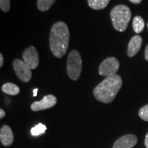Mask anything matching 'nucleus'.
I'll return each mask as SVG.
<instances>
[{
    "mask_svg": "<svg viewBox=\"0 0 148 148\" xmlns=\"http://www.w3.org/2000/svg\"><path fill=\"white\" fill-rule=\"evenodd\" d=\"M13 68L17 77L22 82H28L30 80L32 69L23 60L15 59L13 61Z\"/></svg>",
    "mask_w": 148,
    "mask_h": 148,
    "instance_id": "423d86ee",
    "label": "nucleus"
},
{
    "mask_svg": "<svg viewBox=\"0 0 148 148\" xmlns=\"http://www.w3.org/2000/svg\"><path fill=\"white\" fill-rule=\"evenodd\" d=\"M69 42V31L66 24L58 21L53 24L49 35V47L54 56L63 57L67 51Z\"/></svg>",
    "mask_w": 148,
    "mask_h": 148,
    "instance_id": "f257e3e1",
    "label": "nucleus"
},
{
    "mask_svg": "<svg viewBox=\"0 0 148 148\" xmlns=\"http://www.w3.org/2000/svg\"><path fill=\"white\" fill-rule=\"evenodd\" d=\"M38 88H34V90H33V96L34 97H36L37 96V92H38Z\"/></svg>",
    "mask_w": 148,
    "mask_h": 148,
    "instance_id": "b1692460",
    "label": "nucleus"
},
{
    "mask_svg": "<svg viewBox=\"0 0 148 148\" xmlns=\"http://www.w3.org/2000/svg\"><path fill=\"white\" fill-rule=\"evenodd\" d=\"M82 69V60L79 53L76 50H73L68 56L66 62V72L69 77L75 81L80 76Z\"/></svg>",
    "mask_w": 148,
    "mask_h": 148,
    "instance_id": "20e7f679",
    "label": "nucleus"
},
{
    "mask_svg": "<svg viewBox=\"0 0 148 148\" xmlns=\"http://www.w3.org/2000/svg\"><path fill=\"white\" fill-rule=\"evenodd\" d=\"M138 115L140 119L144 121H148V104L142 107L138 111Z\"/></svg>",
    "mask_w": 148,
    "mask_h": 148,
    "instance_id": "f3484780",
    "label": "nucleus"
},
{
    "mask_svg": "<svg viewBox=\"0 0 148 148\" xmlns=\"http://www.w3.org/2000/svg\"><path fill=\"white\" fill-rule=\"evenodd\" d=\"M147 28H148V23H147Z\"/></svg>",
    "mask_w": 148,
    "mask_h": 148,
    "instance_id": "393cba45",
    "label": "nucleus"
},
{
    "mask_svg": "<svg viewBox=\"0 0 148 148\" xmlns=\"http://www.w3.org/2000/svg\"><path fill=\"white\" fill-rule=\"evenodd\" d=\"M145 145L146 148H148V132L146 134L145 138Z\"/></svg>",
    "mask_w": 148,
    "mask_h": 148,
    "instance_id": "4be33fe9",
    "label": "nucleus"
},
{
    "mask_svg": "<svg viewBox=\"0 0 148 148\" xmlns=\"http://www.w3.org/2000/svg\"><path fill=\"white\" fill-rule=\"evenodd\" d=\"M1 90L3 92L10 95H16L20 92V89L17 85L11 82H8L3 84V86H1Z\"/></svg>",
    "mask_w": 148,
    "mask_h": 148,
    "instance_id": "f8f14e48",
    "label": "nucleus"
},
{
    "mask_svg": "<svg viewBox=\"0 0 148 148\" xmlns=\"http://www.w3.org/2000/svg\"><path fill=\"white\" fill-rule=\"evenodd\" d=\"M129 1L133 3H135V4H138V3H140L141 2L142 0H129Z\"/></svg>",
    "mask_w": 148,
    "mask_h": 148,
    "instance_id": "5701e85b",
    "label": "nucleus"
},
{
    "mask_svg": "<svg viewBox=\"0 0 148 148\" xmlns=\"http://www.w3.org/2000/svg\"><path fill=\"white\" fill-rule=\"evenodd\" d=\"M0 140L3 145L10 146L14 141V134L10 127L7 125H3L0 130Z\"/></svg>",
    "mask_w": 148,
    "mask_h": 148,
    "instance_id": "9d476101",
    "label": "nucleus"
},
{
    "mask_svg": "<svg viewBox=\"0 0 148 148\" xmlns=\"http://www.w3.org/2000/svg\"><path fill=\"white\" fill-rule=\"evenodd\" d=\"M145 58L148 61V45L146 46L145 51Z\"/></svg>",
    "mask_w": 148,
    "mask_h": 148,
    "instance_id": "412c9836",
    "label": "nucleus"
},
{
    "mask_svg": "<svg viewBox=\"0 0 148 148\" xmlns=\"http://www.w3.org/2000/svg\"><path fill=\"white\" fill-rule=\"evenodd\" d=\"M5 115V111L3 109H0V119H3Z\"/></svg>",
    "mask_w": 148,
    "mask_h": 148,
    "instance_id": "6ab92c4d",
    "label": "nucleus"
},
{
    "mask_svg": "<svg viewBox=\"0 0 148 148\" xmlns=\"http://www.w3.org/2000/svg\"><path fill=\"white\" fill-rule=\"evenodd\" d=\"M143 39L139 35L133 36L130 40L127 46V56L129 57H133L138 52L142 45Z\"/></svg>",
    "mask_w": 148,
    "mask_h": 148,
    "instance_id": "9b49d317",
    "label": "nucleus"
},
{
    "mask_svg": "<svg viewBox=\"0 0 148 148\" xmlns=\"http://www.w3.org/2000/svg\"><path fill=\"white\" fill-rule=\"evenodd\" d=\"M132 26L136 34H140V32H143L145 27V22L143 18L140 16H135L132 21Z\"/></svg>",
    "mask_w": 148,
    "mask_h": 148,
    "instance_id": "4468645a",
    "label": "nucleus"
},
{
    "mask_svg": "<svg viewBox=\"0 0 148 148\" xmlns=\"http://www.w3.org/2000/svg\"><path fill=\"white\" fill-rule=\"evenodd\" d=\"M23 60L31 69H36L39 64V55L36 48L33 46L27 47L23 53Z\"/></svg>",
    "mask_w": 148,
    "mask_h": 148,
    "instance_id": "0eeeda50",
    "label": "nucleus"
},
{
    "mask_svg": "<svg viewBox=\"0 0 148 148\" xmlns=\"http://www.w3.org/2000/svg\"><path fill=\"white\" fill-rule=\"evenodd\" d=\"M110 0H87L88 4L93 10H102L106 8Z\"/></svg>",
    "mask_w": 148,
    "mask_h": 148,
    "instance_id": "ddd939ff",
    "label": "nucleus"
},
{
    "mask_svg": "<svg viewBox=\"0 0 148 148\" xmlns=\"http://www.w3.org/2000/svg\"><path fill=\"white\" fill-rule=\"evenodd\" d=\"M46 130H47V127L45 125L42 124V123H38L31 129V134L32 136H39L40 134H44Z\"/></svg>",
    "mask_w": 148,
    "mask_h": 148,
    "instance_id": "dca6fc26",
    "label": "nucleus"
},
{
    "mask_svg": "<svg viewBox=\"0 0 148 148\" xmlns=\"http://www.w3.org/2000/svg\"><path fill=\"white\" fill-rule=\"evenodd\" d=\"M131 10L125 5H116L110 11V18L114 28L118 32H124L131 18Z\"/></svg>",
    "mask_w": 148,
    "mask_h": 148,
    "instance_id": "7ed1b4c3",
    "label": "nucleus"
},
{
    "mask_svg": "<svg viewBox=\"0 0 148 148\" xmlns=\"http://www.w3.org/2000/svg\"><path fill=\"white\" fill-rule=\"evenodd\" d=\"M56 0H37V7L40 11L49 10Z\"/></svg>",
    "mask_w": 148,
    "mask_h": 148,
    "instance_id": "2eb2a0df",
    "label": "nucleus"
},
{
    "mask_svg": "<svg viewBox=\"0 0 148 148\" xmlns=\"http://www.w3.org/2000/svg\"><path fill=\"white\" fill-rule=\"evenodd\" d=\"M119 69V62L114 57H109L105 59L98 68L99 75L102 76H110L116 74Z\"/></svg>",
    "mask_w": 148,
    "mask_h": 148,
    "instance_id": "39448f33",
    "label": "nucleus"
},
{
    "mask_svg": "<svg viewBox=\"0 0 148 148\" xmlns=\"http://www.w3.org/2000/svg\"><path fill=\"white\" fill-rule=\"evenodd\" d=\"M138 138L134 134L124 135L114 142L112 148H132L136 145Z\"/></svg>",
    "mask_w": 148,
    "mask_h": 148,
    "instance_id": "1a4fd4ad",
    "label": "nucleus"
},
{
    "mask_svg": "<svg viewBox=\"0 0 148 148\" xmlns=\"http://www.w3.org/2000/svg\"><path fill=\"white\" fill-rule=\"evenodd\" d=\"M122 83L121 77L118 74L106 77L94 88V96L100 102H112L121 88Z\"/></svg>",
    "mask_w": 148,
    "mask_h": 148,
    "instance_id": "f03ea898",
    "label": "nucleus"
},
{
    "mask_svg": "<svg viewBox=\"0 0 148 148\" xmlns=\"http://www.w3.org/2000/svg\"><path fill=\"white\" fill-rule=\"evenodd\" d=\"M3 64V57L2 53L0 54V67H2Z\"/></svg>",
    "mask_w": 148,
    "mask_h": 148,
    "instance_id": "aec40b11",
    "label": "nucleus"
},
{
    "mask_svg": "<svg viewBox=\"0 0 148 148\" xmlns=\"http://www.w3.org/2000/svg\"><path fill=\"white\" fill-rule=\"evenodd\" d=\"M57 103V99L54 95H45L41 101H34L32 103L30 108L33 111H40L52 108Z\"/></svg>",
    "mask_w": 148,
    "mask_h": 148,
    "instance_id": "6e6552de",
    "label": "nucleus"
},
{
    "mask_svg": "<svg viewBox=\"0 0 148 148\" xmlns=\"http://www.w3.org/2000/svg\"><path fill=\"white\" fill-rule=\"evenodd\" d=\"M0 8L3 12H9L10 9V0H0Z\"/></svg>",
    "mask_w": 148,
    "mask_h": 148,
    "instance_id": "a211bd4d",
    "label": "nucleus"
}]
</instances>
